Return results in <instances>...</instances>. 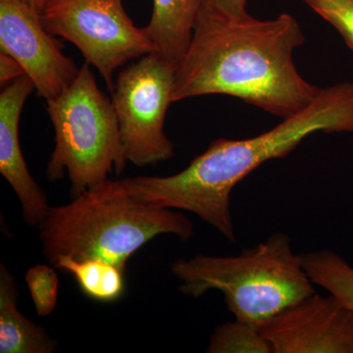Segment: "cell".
<instances>
[{"instance_id": "obj_15", "label": "cell", "mask_w": 353, "mask_h": 353, "mask_svg": "<svg viewBox=\"0 0 353 353\" xmlns=\"http://www.w3.org/2000/svg\"><path fill=\"white\" fill-rule=\"evenodd\" d=\"M208 352L273 353V350L261 330L236 319L216 327Z\"/></svg>"}, {"instance_id": "obj_17", "label": "cell", "mask_w": 353, "mask_h": 353, "mask_svg": "<svg viewBox=\"0 0 353 353\" xmlns=\"http://www.w3.org/2000/svg\"><path fill=\"white\" fill-rule=\"evenodd\" d=\"M318 16L333 26L353 51V0H303Z\"/></svg>"}, {"instance_id": "obj_4", "label": "cell", "mask_w": 353, "mask_h": 353, "mask_svg": "<svg viewBox=\"0 0 353 353\" xmlns=\"http://www.w3.org/2000/svg\"><path fill=\"white\" fill-rule=\"evenodd\" d=\"M171 272L185 296L199 299L209 290H219L236 320L260 330L315 292L301 254L292 252V241L284 233L273 234L233 256L176 260Z\"/></svg>"}, {"instance_id": "obj_12", "label": "cell", "mask_w": 353, "mask_h": 353, "mask_svg": "<svg viewBox=\"0 0 353 353\" xmlns=\"http://www.w3.org/2000/svg\"><path fill=\"white\" fill-rule=\"evenodd\" d=\"M15 278L0 265V353H51L58 341L34 324L17 307Z\"/></svg>"}, {"instance_id": "obj_18", "label": "cell", "mask_w": 353, "mask_h": 353, "mask_svg": "<svg viewBox=\"0 0 353 353\" xmlns=\"http://www.w3.org/2000/svg\"><path fill=\"white\" fill-rule=\"evenodd\" d=\"M248 0H201V9L218 17L236 18L245 17Z\"/></svg>"}, {"instance_id": "obj_13", "label": "cell", "mask_w": 353, "mask_h": 353, "mask_svg": "<svg viewBox=\"0 0 353 353\" xmlns=\"http://www.w3.org/2000/svg\"><path fill=\"white\" fill-rule=\"evenodd\" d=\"M51 264L71 274L83 294L92 301L114 303L124 294L126 271L104 260H81L62 255Z\"/></svg>"}, {"instance_id": "obj_10", "label": "cell", "mask_w": 353, "mask_h": 353, "mask_svg": "<svg viewBox=\"0 0 353 353\" xmlns=\"http://www.w3.org/2000/svg\"><path fill=\"white\" fill-rule=\"evenodd\" d=\"M34 88L31 79L24 75L6 85L0 94V173L17 194L26 223L39 226L50 208L28 169L19 138L21 113Z\"/></svg>"}, {"instance_id": "obj_8", "label": "cell", "mask_w": 353, "mask_h": 353, "mask_svg": "<svg viewBox=\"0 0 353 353\" xmlns=\"http://www.w3.org/2000/svg\"><path fill=\"white\" fill-rule=\"evenodd\" d=\"M0 46L19 62L46 101L62 94L80 71L46 31L41 15L22 0H0Z\"/></svg>"}, {"instance_id": "obj_19", "label": "cell", "mask_w": 353, "mask_h": 353, "mask_svg": "<svg viewBox=\"0 0 353 353\" xmlns=\"http://www.w3.org/2000/svg\"><path fill=\"white\" fill-rule=\"evenodd\" d=\"M26 75L25 70L19 62L11 55L1 52L0 54V83L6 85L20 77Z\"/></svg>"}, {"instance_id": "obj_3", "label": "cell", "mask_w": 353, "mask_h": 353, "mask_svg": "<svg viewBox=\"0 0 353 353\" xmlns=\"http://www.w3.org/2000/svg\"><path fill=\"white\" fill-rule=\"evenodd\" d=\"M44 256L101 259L126 271L128 260L159 234L188 241L194 224L183 213L132 196L122 180L90 188L63 206L50 208L39 226Z\"/></svg>"}, {"instance_id": "obj_9", "label": "cell", "mask_w": 353, "mask_h": 353, "mask_svg": "<svg viewBox=\"0 0 353 353\" xmlns=\"http://www.w3.org/2000/svg\"><path fill=\"white\" fill-rule=\"evenodd\" d=\"M273 353H353V311L330 294H311L261 329Z\"/></svg>"}, {"instance_id": "obj_2", "label": "cell", "mask_w": 353, "mask_h": 353, "mask_svg": "<svg viewBox=\"0 0 353 353\" xmlns=\"http://www.w3.org/2000/svg\"><path fill=\"white\" fill-rule=\"evenodd\" d=\"M317 132H353V83L321 88L305 108L259 136L216 139L175 175L134 176L123 183L141 201L194 213L234 243L232 190L265 162L287 157Z\"/></svg>"}, {"instance_id": "obj_6", "label": "cell", "mask_w": 353, "mask_h": 353, "mask_svg": "<svg viewBox=\"0 0 353 353\" xmlns=\"http://www.w3.org/2000/svg\"><path fill=\"white\" fill-rule=\"evenodd\" d=\"M176 64L150 52L125 67L115 81L112 104L127 162L143 167L174 157L164 132L173 103Z\"/></svg>"}, {"instance_id": "obj_7", "label": "cell", "mask_w": 353, "mask_h": 353, "mask_svg": "<svg viewBox=\"0 0 353 353\" xmlns=\"http://www.w3.org/2000/svg\"><path fill=\"white\" fill-rule=\"evenodd\" d=\"M41 18L50 34L75 44L110 90L116 70L153 52L145 28L132 23L122 0H48Z\"/></svg>"}, {"instance_id": "obj_5", "label": "cell", "mask_w": 353, "mask_h": 353, "mask_svg": "<svg viewBox=\"0 0 353 353\" xmlns=\"http://www.w3.org/2000/svg\"><path fill=\"white\" fill-rule=\"evenodd\" d=\"M46 103L55 130L48 180H59L67 172L72 194L77 196L108 180L113 170L122 173L127 160L117 116L112 101L97 87L88 62L74 82Z\"/></svg>"}, {"instance_id": "obj_11", "label": "cell", "mask_w": 353, "mask_h": 353, "mask_svg": "<svg viewBox=\"0 0 353 353\" xmlns=\"http://www.w3.org/2000/svg\"><path fill=\"white\" fill-rule=\"evenodd\" d=\"M201 0H153L150 23L145 28L153 52L178 64L189 50Z\"/></svg>"}, {"instance_id": "obj_14", "label": "cell", "mask_w": 353, "mask_h": 353, "mask_svg": "<svg viewBox=\"0 0 353 353\" xmlns=\"http://www.w3.org/2000/svg\"><path fill=\"white\" fill-rule=\"evenodd\" d=\"M313 284L327 290L353 311V267L332 250L301 254Z\"/></svg>"}, {"instance_id": "obj_16", "label": "cell", "mask_w": 353, "mask_h": 353, "mask_svg": "<svg viewBox=\"0 0 353 353\" xmlns=\"http://www.w3.org/2000/svg\"><path fill=\"white\" fill-rule=\"evenodd\" d=\"M25 282L38 315L51 314L57 307L59 290V279L54 269L48 265H34L26 273Z\"/></svg>"}, {"instance_id": "obj_20", "label": "cell", "mask_w": 353, "mask_h": 353, "mask_svg": "<svg viewBox=\"0 0 353 353\" xmlns=\"http://www.w3.org/2000/svg\"><path fill=\"white\" fill-rule=\"evenodd\" d=\"M22 1L41 15L48 0H22Z\"/></svg>"}, {"instance_id": "obj_1", "label": "cell", "mask_w": 353, "mask_h": 353, "mask_svg": "<svg viewBox=\"0 0 353 353\" xmlns=\"http://www.w3.org/2000/svg\"><path fill=\"white\" fill-rule=\"evenodd\" d=\"M305 41L294 16L229 19L199 11L192 41L176 64L174 102L208 94L236 97L272 115L290 117L321 88L297 71L294 51Z\"/></svg>"}]
</instances>
